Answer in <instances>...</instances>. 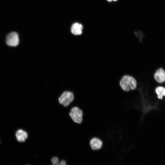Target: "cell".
<instances>
[{"mask_svg":"<svg viewBox=\"0 0 165 165\" xmlns=\"http://www.w3.org/2000/svg\"><path fill=\"white\" fill-rule=\"evenodd\" d=\"M155 92L158 99H162L163 97H165V87L163 86L159 85L156 86Z\"/></svg>","mask_w":165,"mask_h":165,"instance_id":"cell-9","label":"cell"},{"mask_svg":"<svg viewBox=\"0 0 165 165\" xmlns=\"http://www.w3.org/2000/svg\"><path fill=\"white\" fill-rule=\"evenodd\" d=\"M59 164L61 165H65L66 164V162L64 160H62L60 162Z\"/></svg>","mask_w":165,"mask_h":165,"instance_id":"cell-11","label":"cell"},{"mask_svg":"<svg viewBox=\"0 0 165 165\" xmlns=\"http://www.w3.org/2000/svg\"><path fill=\"white\" fill-rule=\"evenodd\" d=\"M69 115L73 120L75 123H80L82 122V112L78 107H75L72 108Z\"/></svg>","mask_w":165,"mask_h":165,"instance_id":"cell-4","label":"cell"},{"mask_svg":"<svg viewBox=\"0 0 165 165\" xmlns=\"http://www.w3.org/2000/svg\"><path fill=\"white\" fill-rule=\"evenodd\" d=\"M82 26L80 24L75 23L72 24L71 27L72 33L75 35H79L82 33Z\"/></svg>","mask_w":165,"mask_h":165,"instance_id":"cell-8","label":"cell"},{"mask_svg":"<svg viewBox=\"0 0 165 165\" xmlns=\"http://www.w3.org/2000/svg\"><path fill=\"white\" fill-rule=\"evenodd\" d=\"M6 42L7 44L9 46H17L19 42L18 34L15 32L10 33L6 37Z\"/></svg>","mask_w":165,"mask_h":165,"instance_id":"cell-5","label":"cell"},{"mask_svg":"<svg viewBox=\"0 0 165 165\" xmlns=\"http://www.w3.org/2000/svg\"><path fill=\"white\" fill-rule=\"evenodd\" d=\"M155 81L160 85L164 86L165 83V70L162 68H158L153 75Z\"/></svg>","mask_w":165,"mask_h":165,"instance_id":"cell-3","label":"cell"},{"mask_svg":"<svg viewBox=\"0 0 165 165\" xmlns=\"http://www.w3.org/2000/svg\"><path fill=\"white\" fill-rule=\"evenodd\" d=\"M51 162L53 165H58L59 164V160L57 157H54L51 159Z\"/></svg>","mask_w":165,"mask_h":165,"instance_id":"cell-10","label":"cell"},{"mask_svg":"<svg viewBox=\"0 0 165 165\" xmlns=\"http://www.w3.org/2000/svg\"><path fill=\"white\" fill-rule=\"evenodd\" d=\"M90 144L93 150H96L100 149L101 147L102 142L98 138H94L91 140Z\"/></svg>","mask_w":165,"mask_h":165,"instance_id":"cell-6","label":"cell"},{"mask_svg":"<svg viewBox=\"0 0 165 165\" xmlns=\"http://www.w3.org/2000/svg\"><path fill=\"white\" fill-rule=\"evenodd\" d=\"M74 95L70 92H64L59 98V103L64 106H67L73 101Z\"/></svg>","mask_w":165,"mask_h":165,"instance_id":"cell-2","label":"cell"},{"mask_svg":"<svg viewBox=\"0 0 165 165\" xmlns=\"http://www.w3.org/2000/svg\"><path fill=\"white\" fill-rule=\"evenodd\" d=\"M117 0H107V1L108 2H111L112 1H117Z\"/></svg>","mask_w":165,"mask_h":165,"instance_id":"cell-12","label":"cell"},{"mask_svg":"<svg viewBox=\"0 0 165 165\" xmlns=\"http://www.w3.org/2000/svg\"><path fill=\"white\" fill-rule=\"evenodd\" d=\"M15 135L17 141L20 142H24L28 136L27 133L22 129L17 130Z\"/></svg>","mask_w":165,"mask_h":165,"instance_id":"cell-7","label":"cell"},{"mask_svg":"<svg viewBox=\"0 0 165 165\" xmlns=\"http://www.w3.org/2000/svg\"><path fill=\"white\" fill-rule=\"evenodd\" d=\"M120 85L123 90L127 91L134 89L137 86L136 80L131 76L125 75L123 77L120 82Z\"/></svg>","mask_w":165,"mask_h":165,"instance_id":"cell-1","label":"cell"}]
</instances>
